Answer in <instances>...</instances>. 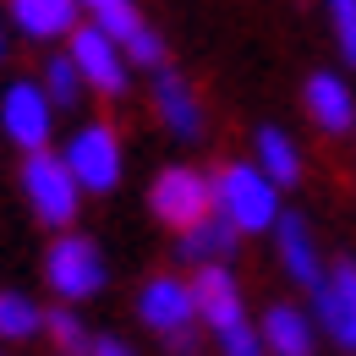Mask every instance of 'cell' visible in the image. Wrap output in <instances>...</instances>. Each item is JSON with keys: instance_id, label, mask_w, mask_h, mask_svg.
Listing matches in <instances>:
<instances>
[{"instance_id": "6da1fadb", "label": "cell", "mask_w": 356, "mask_h": 356, "mask_svg": "<svg viewBox=\"0 0 356 356\" xmlns=\"http://www.w3.org/2000/svg\"><path fill=\"white\" fill-rule=\"evenodd\" d=\"M209 186H214V214H220L236 236L274 230V220L285 214V209H280V186H274L252 159H225L220 170L209 176Z\"/></svg>"}, {"instance_id": "7a4b0ae2", "label": "cell", "mask_w": 356, "mask_h": 356, "mask_svg": "<svg viewBox=\"0 0 356 356\" xmlns=\"http://www.w3.org/2000/svg\"><path fill=\"white\" fill-rule=\"evenodd\" d=\"M44 285L66 302V307L93 302V296L110 285V268H104L99 241L83 236V230H60V236L49 241V252H44Z\"/></svg>"}, {"instance_id": "3957f363", "label": "cell", "mask_w": 356, "mask_h": 356, "mask_svg": "<svg viewBox=\"0 0 356 356\" xmlns=\"http://www.w3.org/2000/svg\"><path fill=\"white\" fill-rule=\"evenodd\" d=\"M17 181H22V197H28V209H33V220H39V225H49L55 236L77 225L83 192H77V181H72V170L60 165V154H55V148L22 154V170H17Z\"/></svg>"}, {"instance_id": "277c9868", "label": "cell", "mask_w": 356, "mask_h": 356, "mask_svg": "<svg viewBox=\"0 0 356 356\" xmlns=\"http://www.w3.org/2000/svg\"><path fill=\"white\" fill-rule=\"evenodd\" d=\"M60 165L72 170L77 192H93V197L115 192V186H121V170H127L121 132H115L110 121H83L77 132L66 137V148H60Z\"/></svg>"}, {"instance_id": "5b68a950", "label": "cell", "mask_w": 356, "mask_h": 356, "mask_svg": "<svg viewBox=\"0 0 356 356\" xmlns=\"http://www.w3.org/2000/svg\"><path fill=\"white\" fill-rule=\"evenodd\" d=\"M83 6V22L99 28L110 44H121L127 66H143V72H159L165 66V39L143 22L137 0H77Z\"/></svg>"}, {"instance_id": "8992f818", "label": "cell", "mask_w": 356, "mask_h": 356, "mask_svg": "<svg viewBox=\"0 0 356 356\" xmlns=\"http://www.w3.org/2000/svg\"><path fill=\"white\" fill-rule=\"evenodd\" d=\"M148 209H154L159 225H170L181 236V230H192V225H203L214 214V186L197 165H165L148 186Z\"/></svg>"}, {"instance_id": "52a82bcc", "label": "cell", "mask_w": 356, "mask_h": 356, "mask_svg": "<svg viewBox=\"0 0 356 356\" xmlns=\"http://www.w3.org/2000/svg\"><path fill=\"white\" fill-rule=\"evenodd\" d=\"M66 55H72V66H77V77H83V88H88V93H99V99H127L132 66H127L121 44H110L99 28L77 22V33L66 39Z\"/></svg>"}, {"instance_id": "ba28073f", "label": "cell", "mask_w": 356, "mask_h": 356, "mask_svg": "<svg viewBox=\"0 0 356 356\" xmlns=\"http://www.w3.org/2000/svg\"><path fill=\"white\" fill-rule=\"evenodd\" d=\"M0 132L11 137L22 154L49 148V137H55V104H49V93L33 77H17L11 88L0 93Z\"/></svg>"}, {"instance_id": "9c48e42d", "label": "cell", "mask_w": 356, "mask_h": 356, "mask_svg": "<svg viewBox=\"0 0 356 356\" xmlns=\"http://www.w3.org/2000/svg\"><path fill=\"white\" fill-rule=\"evenodd\" d=\"M312 312H318V329L340 351H356V258L323 268V285L312 291Z\"/></svg>"}, {"instance_id": "30bf717a", "label": "cell", "mask_w": 356, "mask_h": 356, "mask_svg": "<svg viewBox=\"0 0 356 356\" xmlns=\"http://www.w3.org/2000/svg\"><path fill=\"white\" fill-rule=\"evenodd\" d=\"M137 318H143V329H154L159 340L192 329V323H197L192 280H181V274H154V280H143V285H137Z\"/></svg>"}, {"instance_id": "8fae6325", "label": "cell", "mask_w": 356, "mask_h": 356, "mask_svg": "<svg viewBox=\"0 0 356 356\" xmlns=\"http://www.w3.org/2000/svg\"><path fill=\"white\" fill-rule=\"evenodd\" d=\"M192 302H197V323H209L214 334L247 318V302H241V285H236L230 264L197 268V274H192Z\"/></svg>"}, {"instance_id": "7c38bea8", "label": "cell", "mask_w": 356, "mask_h": 356, "mask_svg": "<svg viewBox=\"0 0 356 356\" xmlns=\"http://www.w3.org/2000/svg\"><path fill=\"white\" fill-rule=\"evenodd\" d=\"M154 77V110H159V121H165V132L181 137V143H197L203 137V104H197V93L192 83L170 72V66H159V72H148Z\"/></svg>"}, {"instance_id": "4fadbf2b", "label": "cell", "mask_w": 356, "mask_h": 356, "mask_svg": "<svg viewBox=\"0 0 356 356\" xmlns=\"http://www.w3.org/2000/svg\"><path fill=\"white\" fill-rule=\"evenodd\" d=\"M274 252H280V268L296 285H307V291L323 285V252H318V236H312V225L302 214H280L274 220Z\"/></svg>"}, {"instance_id": "5bb4252c", "label": "cell", "mask_w": 356, "mask_h": 356, "mask_svg": "<svg viewBox=\"0 0 356 356\" xmlns=\"http://www.w3.org/2000/svg\"><path fill=\"white\" fill-rule=\"evenodd\" d=\"M11 6V28L33 44H55V39H72L77 22H83V6L77 0H6Z\"/></svg>"}, {"instance_id": "9a60e30c", "label": "cell", "mask_w": 356, "mask_h": 356, "mask_svg": "<svg viewBox=\"0 0 356 356\" xmlns=\"http://www.w3.org/2000/svg\"><path fill=\"white\" fill-rule=\"evenodd\" d=\"M302 93H307V115L318 121V132L346 137L356 127V93H351L346 77H334V72H312Z\"/></svg>"}, {"instance_id": "2e32d148", "label": "cell", "mask_w": 356, "mask_h": 356, "mask_svg": "<svg viewBox=\"0 0 356 356\" xmlns=\"http://www.w3.org/2000/svg\"><path fill=\"white\" fill-rule=\"evenodd\" d=\"M258 334H264L268 356H312V346H318L312 318L302 307H291V302H274L264 312V323H258Z\"/></svg>"}, {"instance_id": "e0dca14e", "label": "cell", "mask_w": 356, "mask_h": 356, "mask_svg": "<svg viewBox=\"0 0 356 356\" xmlns=\"http://www.w3.org/2000/svg\"><path fill=\"white\" fill-rule=\"evenodd\" d=\"M236 230L220 220V214H209L203 225H192V230H181L176 236V264L186 268H209V264H230L236 258Z\"/></svg>"}, {"instance_id": "ac0fdd59", "label": "cell", "mask_w": 356, "mask_h": 356, "mask_svg": "<svg viewBox=\"0 0 356 356\" xmlns=\"http://www.w3.org/2000/svg\"><path fill=\"white\" fill-rule=\"evenodd\" d=\"M252 165H258L280 192L302 181V154H296V143L280 132V127H264V132H258V159H252Z\"/></svg>"}, {"instance_id": "d6986e66", "label": "cell", "mask_w": 356, "mask_h": 356, "mask_svg": "<svg viewBox=\"0 0 356 356\" xmlns=\"http://www.w3.org/2000/svg\"><path fill=\"white\" fill-rule=\"evenodd\" d=\"M33 334H44V307L33 296H22V291H0V340L22 346Z\"/></svg>"}, {"instance_id": "ffe728a7", "label": "cell", "mask_w": 356, "mask_h": 356, "mask_svg": "<svg viewBox=\"0 0 356 356\" xmlns=\"http://www.w3.org/2000/svg\"><path fill=\"white\" fill-rule=\"evenodd\" d=\"M39 88L49 93V104H55V110H72V104H77V99H83V77H77V66H72V55H66V49H55V55H49L44 60V72H39Z\"/></svg>"}, {"instance_id": "44dd1931", "label": "cell", "mask_w": 356, "mask_h": 356, "mask_svg": "<svg viewBox=\"0 0 356 356\" xmlns=\"http://www.w3.org/2000/svg\"><path fill=\"white\" fill-rule=\"evenodd\" d=\"M44 334H49V346H55V356H88V346H93L88 323H83L72 307L44 312Z\"/></svg>"}, {"instance_id": "7402d4cb", "label": "cell", "mask_w": 356, "mask_h": 356, "mask_svg": "<svg viewBox=\"0 0 356 356\" xmlns=\"http://www.w3.org/2000/svg\"><path fill=\"white\" fill-rule=\"evenodd\" d=\"M323 17L334 28V49L346 55V66H356V0H323Z\"/></svg>"}, {"instance_id": "603a6c76", "label": "cell", "mask_w": 356, "mask_h": 356, "mask_svg": "<svg viewBox=\"0 0 356 356\" xmlns=\"http://www.w3.org/2000/svg\"><path fill=\"white\" fill-rule=\"evenodd\" d=\"M214 346H220V356H268L264 351V334H258V323H230V329H220L214 334Z\"/></svg>"}, {"instance_id": "cb8c5ba5", "label": "cell", "mask_w": 356, "mask_h": 356, "mask_svg": "<svg viewBox=\"0 0 356 356\" xmlns=\"http://www.w3.org/2000/svg\"><path fill=\"white\" fill-rule=\"evenodd\" d=\"M88 356H137L121 334H93V346H88Z\"/></svg>"}, {"instance_id": "d4e9b609", "label": "cell", "mask_w": 356, "mask_h": 356, "mask_svg": "<svg viewBox=\"0 0 356 356\" xmlns=\"http://www.w3.org/2000/svg\"><path fill=\"white\" fill-rule=\"evenodd\" d=\"M165 351H170V356H197V351H203V340H197L192 329H181V334H170V340H165Z\"/></svg>"}, {"instance_id": "484cf974", "label": "cell", "mask_w": 356, "mask_h": 356, "mask_svg": "<svg viewBox=\"0 0 356 356\" xmlns=\"http://www.w3.org/2000/svg\"><path fill=\"white\" fill-rule=\"evenodd\" d=\"M0 55H6V33H0Z\"/></svg>"}]
</instances>
